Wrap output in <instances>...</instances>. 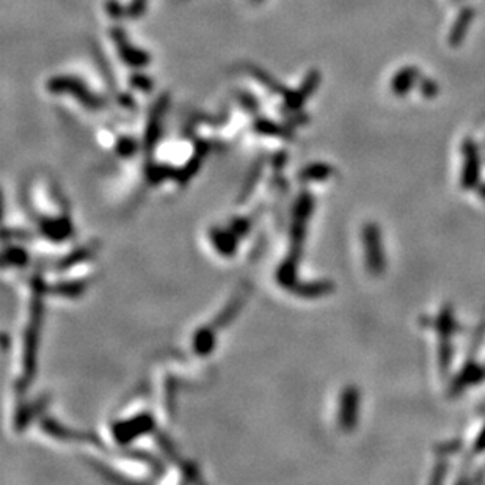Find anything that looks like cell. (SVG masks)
Returning <instances> with one entry per match:
<instances>
[{
  "instance_id": "cell-2",
  "label": "cell",
  "mask_w": 485,
  "mask_h": 485,
  "mask_svg": "<svg viewBox=\"0 0 485 485\" xmlns=\"http://www.w3.org/2000/svg\"><path fill=\"white\" fill-rule=\"evenodd\" d=\"M464 168H462L460 185L466 190L475 189L479 178H481V157H479L477 146L471 140L464 142Z\"/></svg>"
},
{
  "instance_id": "cell-4",
  "label": "cell",
  "mask_w": 485,
  "mask_h": 485,
  "mask_svg": "<svg viewBox=\"0 0 485 485\" xmlns=\"http://www.w3.org/2000/svg\"><path fill=\"white\" fill-rule=\"evenodd\" d=\"M420 79V72L416 68H404V70H400L396 76L393 77L391 82V88L393 92L396 94H405L409 93L413 85L416 83V81Z\"/></svg>"
},
{
  "instance_id": "cell-3",
  "label": "cell",
  "mask_w": 485,
  "mask_h": 485,
  "mask_svg": "<svg viewBox=\"0 0 485 485\" xmlns=\"http://www.w3.org/2000/svg\"><path fill=\"white\" fill-rule=\"evenodd\" d=\"M360 393L355 386H347L341 394L340 424L344 431H353L358 422Z\"/></svg>"
},
{
  "instance_id": "cell-6",
  "label": "cell",
  "mask_w": 485,
  "mask_h": 485,
  "mask_svg": "<svg viewBox=\"0 0 485 485\" xmlns=\"http://www.w3.org/2000/svg\"><path fill=\"white\" fill-rule=\"evenodd\" d=\"M420 90L424 98H433L438 93V85L433 81H422Z\"/></svg>"
},
{
  "instance_id": "cell-5",
  "label": "cell",
  "mask_w": 485,
  "mask_h": 485,
  "mask_svg": "<svg viewBox=\"0 0 485 485\" xmlns=\"http://www.w3.org/2000/svg\"><path fill=\"white\" fill-rule=\"evenodd\" d=\"M473 18H475V11L473 10L465 8L464 11H462V13L459 14V18H457V21H455V24L453 25V29H451V35H449L451 44L457 46V44L462 43V39L465 38L468 29H470Z\"/></svg>"
},
{
  "instance_id": "cell-7",
  "label": "cell",
  "mask_w": 485,
  "mask_h": 485,
  "mask_svg": "<svg viewBox=\"0 0 485 485\" xmlns=\"http://www.w3.org/2000/svg\"><path fill=\"white\" fill-rule=\"evenodd\" d=\"M484 449H485V429L482 431L481 437H479V440L476 442V451H484Z\"/></svg>"
},
{
  "instance_id": "cell-1",
  "label": "cell",
  "mask_w": 485,
  "mask_h": 485,
  "mask_svg": "<svg viewBox=\"0 0 485 485\" xmlns=\"http://www.w3.org/2000/svg\"><path fill=\"white\" fill-rule=\"evenodd\" d=\"M363 244L366 250V266L374 276L385 272L386 261L383 251V242L380 228L374 223H368L363 228Z\"/></svg>"
}]
</instances>
